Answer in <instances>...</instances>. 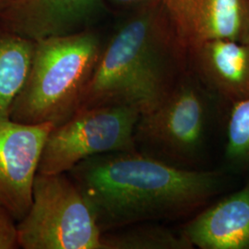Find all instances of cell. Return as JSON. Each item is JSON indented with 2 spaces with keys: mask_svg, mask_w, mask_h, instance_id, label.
Listing matches in <instances>:
<instances>
[{
  "mask_svg": "<svg viewBox=\"0 0 249 249\" xmlns=\"http://www.w3.org/2000/svg\"><path fill=\"white\" fill-rule=\"evenodd\" d=\"M105 45L83 30L35 42L30 71L10 109L21 124L58 126L74 116L89 86Z\"/></svg>",
  "mask_w": 249,
  "mask_h": 249,
  "instance_id": "cell-3",
  "label": "cell"
},
{
  "mask_svg": "<svg viewBox=\"0 0 249 249\" xmlns=\"http://www.w3.org/2000/svg\"><path fill=\"white\" fill-rule=\"evenodd\" d=\"M105 11L103 0H10L0 15V24L37 42L83 31Z\"/></svg>",
  "mask_w": 249,
  "mask_h": 249,
  "instance_id": "cell-9",
  "label": "cell"
},
{
  "mask_svg": "<svg viewBox=\"0 0 249 249\" xmlns=\"http://www.w3.org/2000/svg\"><path fill=\"white\" fill-rule=\"evenodd\" d=\"M18 248L102 249L95 217L67 173L36 174L32 203L17 222Z\"/></svg>",
  "mask_w": 249,
  "mask_h": 249,
  "instance_id": "cell-4",
  "label": "cell"
},
{
  "mask_svg": "<svg viewBox=\"0 0 249 249\" xmlns=\"http://www.w3.org/2000/svg\"><path fill=\"white\" fill-rule=\"evenodd\" d=\"M178 39L198 46L227 39L249 43V0H159Z\"/></svg>",
  "mask_w": 249,
  "mask_h": 249,
  "instance_id": "cell-8",
  "label": "cell"
},
{
  "mask_svg": "<svg viewBox=\"0 0 249 249\" xmlns=\"http://www.w3.org/2000/svg\"><path fill=\"white\" fill-rule=\"evenodd\" d=\"M197 47L218 80L234 87L249 81V43L219 39Z\"/></svg>",
  "mask_w": 249,
  "mask_h": 249,
  "instance_id": "cell-12",
  "label": "cell"
},
{
  "mask_svg": "<svg viewBox=\"0 0 249 249\" xmlns=\"http://www.w3.org/2000/svg\"><path fill=\"white\" fill-rule=\"evenodd\" d=\"M103 232L176 218L212 195L220 178L170 165L138 151L82 160L68 173Z\"/></svg>",
  "mask_w": 249,
  "mask_h": 249,
  "instance_id": "cell-1",
  "label": "cell"
},
{
  "mask_svg": "<svg viewBox=\"0 0 249 249\" xmlns=\"http://www.w3.org/2000/svg\"><path fill=\"white\" fill-rule=\"evenodd\" d=\"M141 113L121 106L78 111L47 136L38 174L68 173L82 160L111 152L136 151L134 132Z\"/></svg>",
  "mask_w": 249,
  "mask_h": 249,
  "instance_id": "cell-5",
  "label": "cell"
},
{
  "mask_svg": "<svg viewBox=\"0 0 249 249\" xmlns=\"http://www.w3.org/2000/svg\"><path fill=\"white\" fill-rule=\"evenodd\" d=\"M18 249L17 222L0 205V249Z\"/></svg>",
  "mask_w": 249,
  "mask_h": 249,
  "instance_id": "cell-15",
  "label": "cell"
},
{
  "mask_svg": "<svg viewBox=\"0 0 249 249\" xmlns=\"http://www.w3.org/2000/svg\"><path fill=\"white\" fill-rule=\"evenodd\" d=\"M204 122L202 103L193 89H173L163 103L141 115L134 132L135 148L156 160L182 158L199 142Z\"/></svg>",
  "mask_w": 249,
  "mask_h": 249,
  "instance_id": "cell-6",
  "label": "cell"
},
{
  "mask_svg": "<svg viewBox=\"0 0 249 249\" xmlns=\"http://www.w3.org/2000/svg\"><path fill=\"white\" fill-rule=\"evenodd\" d=\"M189 245L184 236L179 238L165 228L140 223L103 232L101 236L102 249H177Z\"/></svg>",
  "mask_w": 249,
  "mask_h": 249,
  "instance_id": "cell-13",
  "label": "cell"
},
{
  "mask_svg": "<svg viewBox=\"0 0 249 249\" xmlns=\"http://www.w3.org/2000/svg\"><path fill=\"white\" fill-rule=\"evenodd\" d=\"M9 1L10 0H0V15L3 12V10L9 5Z\"/></svg>",
  "mask_w": 249,
  "mask_h": 249,
  "instance_id": "cell-17",
  "label": "cell"
},
{
  "mask_svg": "<svg viewBox=\"0 0 249 249\" xmlns=\"http://www.w3.org/2000/svg\"><path fill=\"white\" fill-rule=\"evenodd\" d=\"M117 5H133V4H141V3H154L159 2V0H109Z\"/></svg>",
  "mask_w": 249,
  "mask_h": 249,
  "instance_id": "cell-16",
  "label": "cell"
},
{
  "mask_svg": "<svg viewBox=\"0 0 249 249\" xmlns=\"http://www.w3.org/2000/svg\"><path fill=\"white\" fill-rule=\"evenodd\" d=\"M165 44L154 10L147 9L122 24L104 46L80 110L121 106L149 114L170 89Z\"/></svg>",
  "mask_w": 249,
  "mask_h": 249,
  "instance_id": "cell-2",
  "label": "cell"
},
{
  "mask_svg": "<svg viewBox=\"0 0 249 249\" xmlns=\"http://www.w3.org/2000/svg\"><path fill=\"white\" fill-rule=\"evenodd\" d=\"M52 123H0V205L16 222L32 203L33 184Z\"/></svg>",
  "mask_w": 249,
  "mask_h": 249,
  "instance_id": "cell-7",
  "label": "cell"
},
{
  "mask_svg": "<svg viewBox=\"0 0 249 249\" xmlns=\"http://www.w3.org/2000/svg\"><path fill=\"white\" fill-rule=\"evenodd\" d=\"M227 155L232 160L249 161V99L237 103L231 110Z\"/></svg>",
  "mask_w": 249,
  "mask_h": 249,
  "instance_id": "cell-14",
  "label": "cell"
},
{
  "mask_svg": "<svg viewBox=\"0 0 249 249\" xmlns=\"http://www.w3.org/2000/svg\"><path fill=\"white\" fill-rule=\"evenodd\" d=\"M35 42L0 24V123L9 120L12 104L30 71Z\"/></svg>",
  "mask_w": 249,
  "mask_h": 249,
  "instance_id": "cell-11",
  "label": "cell"
},
{
  "mask_svg": "<svg viewBox=\"0 0 249 249\" xmlns=\"http://www.w3.org/2000/svg\"><path fill=\"white\" fill-rule=\"evenodd\" d=\"M183 236L202 249H249V186L196 217Z\"/></svg>",
  "mask_w": 249,
  "mask_h": 249,
  "instance_id": "cell-10",
  "label": "cell"
}]
</instances>
